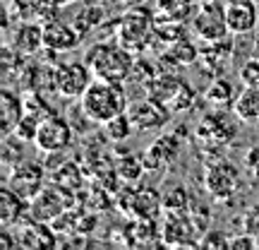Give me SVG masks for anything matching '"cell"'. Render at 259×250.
<instances>
[{
    "label": "cell",
    "mask_w": 259,
    "mask_h": 250,
    "mask_svg": "<svg viewBox=\"0 0 259 250\" xmlns=\"http://www.w3.org/2000/svg\"><path fill=\"white\" fill-rule=\"evenodd\" d=\"M84 113L92 118L96 125H103L118 113L127 111V99H125V89L118 82H103V80H94L92 87L84 92L79 99Z\"/></svg>",
    "instance_id": "cell-2"
},
{
    "label": "cell",
    "mask_w": 259,
    "mask_h": 250,
    "mask_svg": "<svg viewBox=\"0 0 259 250\" xmlns=\"http://www.w3.org/2000/svg\"><path fill=\"white\" fill-rule=\"evenodd\" d=\"M252 248H257V238L250 236V233H242V236L231 238V250H252Z\"/></svg>",
    "instance_id": "cell-37"
},
{
    "label": "cell",
    "mask_w": 259,
    "mask_h": 250,
    "mask_svg": "<svg viewBox=\"0 0 259 250\" xmlns=\"http://www.w3.org/2000/svg\"><path fill=\"white\" fill-rule=\"evenodd\" d=\"M46 171L48 168L44 164H36V161H19L10 168L8 173V183L15 193L22 197V200H34L44 188H46Z\"/></svg>",
    "instance_id": "cell-4"
},
{
    "label": "cell",
    "mask_w": 259,
    "mask_h": 250,
    "mask_svg": "<svg viewBox=\"0 0 259 250\" xmlns=\"http://www.w3.org/2000/svg\"><path fill=\"white\" fill-rule=\"evenodd\" d=\"M72 137H74V130L70 125V121L53 113V116H48V118L41 121L34 145L44 154L46 152H60V149H67L72 145Z\"/></svg>",
    "instance_id": "cell-8"
},
{
    "label": "cell",
    "mask_w": 259,
    "mask_h": 250,
    "mask_svg": "<svg viewBox=\"0 0 259 250\" xmlns=\"http://www.w3.org/2000/svg\"><path fill=\"white\" fill-rule=\"evenodd\" d=\"M56 3H74V0H56Z\"/></svg>",
    "instance_id": "cell-39"
},
{
    "label": "cell",
    "mask_w": 259,
    "mask_h": 250,
    "mask_svg": "<svg viewBox=\"0 0 259 250\" xmlns=\"http://www.w3.org/2000/svg\"><path fill=\"white\" fill-rule=\"evenodd\" d=\"M17 245L27 250H41V248H53L58 245V236L53 231L51 224H41V222H31L24 224L22 229H17Z\"/></svg>",
    "instance_id": "cell-15"
},
{
    "label": "cell",
    "mask_w": 259,
    "mask_h": 250,
    "mask_svg": "<svg viewBox=\"0 0 259 250\" xmlns=\"http://www.w3.org/2000/svg\"><path fill=\"white\" fill-rule=\"evenodd\" d=\"M206 101L216 106V109H228L235 101V89H233L231 80H226L223 75L213 77V82L206 89Z\"/></svg>",
    "instance_id": "cell-23"
},
{
    "label": "cell",
    "mask_w": 259,
    "mask_h": 250,
    "mask_svg": "<svg viewBox=\"0 0 259 250\" xmlns=\"http://www.w3.org/2000/svg\"><path fill=\"white\" fill-rule=\"evenodd\" d=\"M70 207H72V193L51 183L34 200H29V219L41 224H53Z\"/></svg>",
    "instance_id": "cell-3"
},
{
    "label": "cell",
    "mask_w": 259,
    "mask_h": 250,
    "mask_svg": "<svg viewBox=\"0 0 259 250\" xmlns=\"http://www.w3.org/2000/svg\"><path fill=\"white\" fill-rule=\"evenodd\" d=\"M187 214L192 217V222H194V226L199 229V233H204L206 229H211V214H209V207H206V204L192 200L190 207H187Z\"/></svg>",
    "instance_id": "cell-31"
},
{
    "label": "cell",
    "mask_w": 259,
    "mask_h": 250,
    "mask_svg": "<svg viewBox=\"0 0 259 250\" xmlns=\"http://www.w3.org/2000/svg\"><path fill=\"white\" fill-rule=\"evenodd\" d=\"M158 209H163V204H161V195H156V190L137 193V200H135V207H132V214L137 219H156Z\"/></svg>",
    "instance_id": "cell-25"
},
{
    "label": "cell",
    "mask_w": 259,
    "mask_h": 250,
    "mask_svg": "<svg viewBox=\"0 0 259 250\" xmlns=\"http://www.w3.org/2000/svg\"><path fill=\"white\" fill-rule=\"evenodd\" d=\"M259 22V12L254 0H231L226 5V24L235 37L252 34Z\"/></svg>",
    "instance_id": "cell-13"
},
{
    "label": "cell",
    "mask_w": 259,
    "mask_h": 250,
    "mask_svg": "<svg viewBox=\"0 0 259 250\" xmlns=\"http://www.w3.org/2000/svg\"><path fill=\"white\" fill-rule=\"evenodd\" d=\"M103 130H106L108 139H113V142H122V139H127L130 135H132L135 125H132V118H130L127 111H125V113H118V116L111 118L108 123H103Z\"/></svg>",
    "instance_id": "cell-28"
},
{
    "label": "cell",
    "mask_w": 259,
    "mask_h": 250,
    "mask_svg": "<svg viewBox=\"0 0 259 250\" xmlns=\"http://www.w3.org/2000/svg\"><path fill=\"white\" fill-rule=\"evenodd\" d=\"M53 183H56V186H60L63 190L77 193V188H82V183H84L82 168L77 166L74 161H65L63 166L53 171Z\"/></svg>",
    "instance_id": "cell-24"
},
{
    "label": "cell",
    "mask_w": 259,
    "mask_h": 250,
    "mask_svg": "<svg viewBox=\"0 0 259 250\" xmlns=\"http://www.w3.org/2000/svg\"><path fill=\"white\" fill-rule=\"evenodd\" d=\"M242 231L250 233V236H254V238L259 236V204L245 212V219H242Z\"/></svg>",
    "instance_id": "cell-36"
},
{
    "label": "cell",
    "mask_w": 259,
    "mask_h": 250,
    "mask_svg": "<svg viewBox=\"0 0 259 250\" xmlns=\"http://www.w3.org/2000/svg\"><path fill=\"white\" fill-rule=\"evenodd\" d=\"M41 116H36V113L31 111H24V116H22V121H19V125L15 128V137H19L22 142H34L36 139V132H38V125H41Z\"/></svg>",
    "instance_id": "cell-29"
},
{
    "label": "cell",
    "mask_w": 259,
    "mask_h": 250,
    "mask_svg": "<svg viewBox=\"0 0 259 250\" xmlns=\"http://www.w3.org/2000/svg\"><path fill=\"white\" fill-rule=\"evenodd\" d=\"M82 41V34L79 29L67 24V22H60V19H48L44 22V48L51 51V53H65V51H74Z\"/></svg>",
    "instance_id": "cell-12"
},
{
    "label": "cell",
    "mask_w": 259,
    "mask_h": 250,
    "mask_svg": "<svg viewBox=\"0 0 259 250\" xmlns=\"http://www.w3.org/2000/svg\"><path fill=\"white\" fill-rule=\"evenodd\" d=\"M38 48H44V27L34 22H22L15 34V51L22 56H31Z\"/></svg>",
    "instance_id": "cell-19"
},
{
    "label": "cell",
    "mask_w": 259,
    "mask_h": 250,
    "mask_svg": "<svg viewBox=\"0 0 259 250\" xmlns=\"http://www.w3.org/2000/svg\"><path fill=\"white\" fill-rule=\"evenodd\" d=\"M87 65L92 67L96 80L122 84L132 75L135 58L130 56L127 48L118 46L113 41H99L87 51Z\"/></svg>",
    "instance_id": "cell-1"
},
{
    "label": "cell",
    "mask_w": 259,
    "mask_h": 250,
    "mask_svg": "<svg viewBox=\"0 0 259 250\" xmlns=\"http://www.w3.org/2000/svg\"><path fill=\"white\" fill-rule=\"evenodd\" d=\"M24 111H27L24 99L5 87V89L0 92V121H3V135H12V132H15V128L19 125Z\"/></svg>",
    "instance_id": "cell-16"
},
{
    "label": "cell",
    "mask_w": 259,
    "mask_h": 250,
    "mask_svg": "<svg viewBox=\"0 0 259 250\" xmlns=\"http://www.w3.org/2000/svg\"><path fill=\"white\" fill-rule=\"evenodd\" d=\"M170 53L176 58V63L180 65H187V63H194L197 60V48L192 46V41H187V39H178L173 48H170Z\"/></svg>",
    "instance_id": "cell-33"
},
{
    "label": "cell",
    "mask_w": 259,
    "mask_h": 250,
    "mask_svg": "<svg viewBox=\"0 0 259 250\" xmlns=\"http://www.w3.org/2000/svg\"><path fill=\"white\" fill-rule=\"evenodd\" d=\"M257 248H259V236H257Z\"/></svg>",
    "instance_id": "cell-40"
},
{
    "label": "cell",
    "mask_w": 259,
    "mask_h": 250,
    "mask_svg": "<svg viewBox=\"0 0 259 250\" xmlns=\"http://www.w3.org/2000/svg\"><path fill=\"white\" fill-rule=\"evenodd\" d=\"M19 142L22 139L15 137V135H5V142H3V166L8 168V171L24 159L22 157V145Z\"/></svg>",
    "instance_id": "cell-30"
},
{
    "label": "cell",
    "mask_w": 259,
    "mask_h": 250,
    "mask_svg": "<svg viewBox=\"0 0 259 250\" xmlns=\"http://www.w3.org/2000/svg\"><path fill=\"white\" fill-rule=\"evenodd\" d=\"M202 56H204V60H206V63L211 65V75H213V77L223 75V67L231 63V58H233V44H231V39L211 41V46L204 48Z\"/></svg>",
    "instance_id": "cell-21"
},
{
    "label": "cell",
    "mask_w": 259,
    "mask_h": 250,
    "mask_svg": "<svg viewBox=\"0 0 259 250\" xmlns=\"http://www.w3.org/2000/svg\"><path fill=\"white\" fill-rule=\"evenodd\" d=\"M199 248H231V238L221 231V229H206L202 233V238H199Z\"/></svg>",
    "instance_id": "cell-32"
},
{
    "label": "cell",
    "mask_w": 259,
    "mask_h": 250,
    "mask_svg": "<svg viewBox=\"0 0 259 250\" xmlns=\"http://www.w3.org/2000/svg\"><path fill=\"white\" fill-rule=\"evenodd\" d=\"M56 82L58 94H63L67 99H82L84 92L94 82V73L87 65V60L84 63H65L56 67Z\"/></svg>",
    "instance_id": "cell-10"
},
{
    "label": "cell",
    "mask_w": 259,
    "mask_h": 250,
    "mask_svg": "<svg viewBox=\"0 0 259 250\" xmlns=\"http://www.w3.org/2000/svg\"><path fill=\"white\" fill-rule=\"evenodd\" d=\"M192 29L197 37H202L204 41H221L231 34V29L226 24V8H221L216 0L204 3L199 12L192 19Z\"/></svg>",
    "instance_id": "cell-9"
},
{
    "label": "cell",
    "mask_w": 259,
    "mask_h": 250,
    "mask_svg": "<svg viewBox=\"0 0 259 250\" xmlns=\"http://www.w3.org/2000/svg\"><path fill=\"white\" fill-rule=\"evenodd\" d=\"M240 121L235 113H228L226 109H216V111L206 113L199 125H197V142H209V145H226L238 135V123Z\"/></svg>",
    "instance_id": "cell-7"
},
{
    "label": "cell",
    "mask_w": 259,
    "mask_h": 250,
    "mask_svg": "<svg viewBox=\"0 0 259 250\" xmlns=\"http://www.w3.org/2000/svg\"><path fill=\"white\" fill-rule=\"evenodd\" d=\"M199 229L194 226L192 217L178 209H166V219H163V231H161V241L163 245H173V248H199V238H197Z\"/></svg>",
    "instance_id": "cell-6"
},
{
    "label": "cell",
    "mask_w": 259,
    "mask_h": 250,
    "mask_svg": "<svg viewBox=\"0 0 259 250\" xmlns=\"http://www.w3.org/2000/svg\"><path fill=\"white\" fill-rule=\"evenodd\" d=\"M192 103H194V89L187 82H183V87L178 89L173 103L168 106V111L170 113H183V111H187V109H192Z\"/></svg>",
    "instance_id": "cell-34"
},
{
    "label": "cell",
    "mask_w": 259,
    "mask_h": 250,
    "mask_svg": "<svg viewBox=\"0 0 259 250\" xmlns=\"http://www.w3.org/2000/svg\"><path fill=\"white\" fill-rule=\"evenodd\" d=\"M245 164L250 168V173L259 181V147H252L247 149V154H245Z\"/></svg>",
    "instance_id": "cell-38"
},
{
    "label": "cell",
    "mask_w": 259,
    "mask_h": 250,
    "mask_svg": "<svg viewBox=\"0 0 259 250\" xmlns=\"http://www.w3.org/2000/svg\"><path fill=\"white\" fill-rule=\"evenodd\" d=\"M190 202H192V197H190V193L185 190V186H180V183L166 188V190L161 193V204H163V209L185 212L187 207H190Z\"/></svg>",
    "instance_id": "cell-27"
},
{
    "label": "cell",
    "mask_w": 259,
    "mask_h": 250,
    "mask_svg": "<svg viewBox=\"0 0 259 250\" xmlns=\"http://www.w3.org/2000/svg\"><path fill=\"white\" fill-rule=\"evenodd\" d=\"M180 137L183 135H158L147 147V152L142 154L144 166L158 171V168H166L168 164H173V159L180 152Z\"/></svg>",
    "instance_id": "cell-14"
},
{
    "label": "cell",
    "mask_w": 259,
    "mask_h": 250,
    "mask_svg": "<svg viewBox=\"0 0 259 250\" xmlns=\"http://www.w3.org/2000/svg\"><path fill=\"white\" fill-rule=\"evenodd\" d=\"M120 37L125 44H135V41H144L149 37V19L139 12H130L127 17L120 22Z\"/></svg>",
    "instance_id": "cell-22"
},
{
    "label": "cell",
    "mask_w": 259,
    "mask_h": 250,
    "mask_svg": "<svg viewBox=\"0 0 259 250\" xmlns=\"http://www.w3.org/2000/svg\"><path fill=\"white\" fill-rule=\"evenodd\" d=\"M183 87V80L176 77V75H161V77H151L147 84H144V89H147V96L149 99H154L156 103L161 106H170L173 99H176L178 89Z\"/></svg>",
    "instance_id": "cell-18"
},
{
    "label": "cell",
    "mask_w": 259,
    "mask_h": 250,
    "mask_svg": "<svg viewBox=\"0 0 259 250\" xmlns=\"http://www.w3.org/2000/svg\"><path fill=\"white\" fill-rule=\"evenodd\" d=\"M127 116L132 118V125L139 132H151V130H161L170 121V111L166 106L156 103L154 99H142L127 106Z\"/></svg>",
    "instance_id": "cell-11"
},
{
    "label": "cell",
    "mask_w": 259,
    "mask_h": 250,
    "mask_svg": "<svg viewBox=\"0 0 259 250\" xmlns=\"http://www.w3.org/2000/svg\"><path fill=\"white\" fill-rule=\"evenodd\" d=\"M233 113L242 123H259V89L257 87H245L235 101H233Z\"/></svg>",
    "instance_id": "cell-20"
},
{
    "label": "cell",
    "mask_w": 259,
    "mask_h": 250,
    "mask_svg": "<svg viewBox=\"0 0 259 250\" xmlns=\"http://www.w3.org/2000/svg\"><path fill=\"white\" fill-rule=\"evenodd\" d=\"M240 186V173L231 161L219 159L213 164H206V176H204V188L211 200L216 202H228L235 190Z\"/></svg>",
    "instance_id": "cell-5"
},
{
    "label": "cell",
    "mask_w": 259,
    "mask_h": 250,
    "mask_svg": "<svg viewBox=\"0 0 259 250\" xmlns=\"http://www.w3.org/2000/svg\"><path fill=\"white\" fill-rule=\"evenodd\" d=\"M144 171H147L144 159L135 157V154H125V157H120L118 161H115V173H118L120 181H125V183H135V181H139V176H142Z\"/></svg>",
    "instance_id": "cell-26"
},
{
    "label": "cell",
    "mask_w": 259,
    "mask_h": 250,
    "mask_svg": "<svg viewBox=\"0 0 259 250\" xmlns=\"http://www.w3.org/2000/svg\"><path fill=\"white\" fill-rule=\"evenodd\" d=\"M24 214L29 217L27 200H22L10 186L0 188V222H3V226H17Z\"/></svg>",
    "instance_id": "cell-17"
},
{
    "label": "cell",
    "mask_w": 259,
    "mask_h": 250,
    "mask_svg": "<svg viewBox=\"0 0 259 250\" xmlns=\"http://www.w3.org/2000/svg\"><path fill=\"white\" fill-rule=\"evenodd\" d=\"M240 82L245 87H257L259 89V58L245 60V65L240 67Z\"/></svg>",
    "instance_id": "cell-35"
}]
</instances>
